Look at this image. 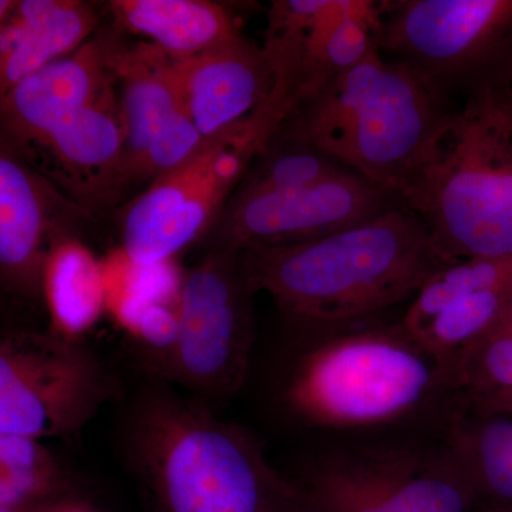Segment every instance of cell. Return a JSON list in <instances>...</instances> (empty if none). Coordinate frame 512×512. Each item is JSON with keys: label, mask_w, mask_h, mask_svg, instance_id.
Segmentation results:
<instances>
[{"label": "cell", "mask_w": 512, "mask_h": 512, "mask_svg": "<svg viewBox=\"0 0 512 512\" xmlns=\"http://www.w3.org/2000/svg\"><path fill=\"white\" fill-rule=\"evenodd\" d=\"M120 451L147 512H303L254 434L163 380L128 403Z\"/></svg>", "instance_id": "obj_1"}, {"label": "cell", "mask_w": 512, "mask_h": 512, "mask_svg": "<svg viewBox=\"0 0 512 512\" xmlns=\"http://www.w3.org/2000/svg\"><path fill=\"white\" fill-rule=\"evenodd\" d=\"M254 291L295 328L342 325L413 298L443 262L430 229L402 200L329 237L241 251Z\"/></svg>", "instance_id": "obj_2"}, {"label": "cell", "mask_w": 512, "mask_h": 512, "mask_svg": "<svg viewBox=\"0 0 512 512\" xmlns=\"http://www.w3.org/2000/svg\"><path fill=\"white\" fill-rule=\"evenodd\" d=\"M299 342L279 382V404L312 429L397 426L453 397V380L402 322L375 318L295 328ZM458 403V400H457Z\"/></svg>", "instance_id": "obj_3"}, {"label": "cell", "mask_w": 512, "mask_h": 512, "mask_svg": "<svg viewBox=\"0 0 512 512\" xmlns=\"http://www.w3.org/2000/svg\"><path fill=\"white\" fill-rule=\"evenodd\" d=\"M399 198L426 222L443 264L512 258V77L447 110Z\"/></svg>", "instance_id": "obj_4"}, {"label": "cell", "mask_w": 512, "mask_h": 512, "mask_svg": "<svg viewBox=\"0 0 512 512\" xmlns=\"http://www.w3.org/2000/svg\"><path fill=\"white\" fill-rule=\"evenodd\" d=\"M450 107L379 50L301 104L276 136L318 148L399 198Z\"/></svg>", "instance_id": "obj_5"}, {"label": "cell", "mask_w": 512, "mask_h": 512, "mask_svg": "<svg viewBox=\"0 0 512 512\" xmlns=\"http://www.w3.org/2000/svg\"><path fill=\"white\" fill-rule=\"evenodd\" d=\"M288 113L266 100L248 119L205 138L183 164L164 174L128 205L120 248L141 265L173 261L207 234L247 174L271 144Z\"/></svg>", "instance_id": "obj_6"}, {"label": "cell", "mask_w": 512, "mask_h": 512, "mask_svg": "<svg viewBox=\"0 0 512 512\" xmlns=\"http://www.w3.org/2000/svg\"><path fill=\"white\" fill-rule=\"evenodd\" d=\"M380 53L451 104L512 77V0H383Z\"/></svg>", "instance_id": "obj_7"}, {"label": "cell", "mask_w": 512, "mask_h": 512, "mask_svg": "<svg viewBox=\"0 0 512 512\" xmlns=\"http://www.w3.org/2000/svg\"><path fill=\"white\" fill-rule=\"evenodd\" d=\"M303 512H477L447 443L338 448L292 480Z\"/></svg>", "instance_id": "obj_8"}, {"label": "cell", "mask_w": 512, "mask_h": 512, "mask_svg": "<svg viewBox=\"0 0 512 512\" xmlns=\"http://www.w3.org/2000/svg\"><path fill=\"white\" fill-rule=\"evenodd\" d=\"M255 293L241 252L208 247L184 274L177 340L158 380L183 387L208 406L232 399L251 367Z\"/></svg>", "instance_id": "obj_9"}, {"label": "cell", "mask_w": 512, "mask_h": 512, "mask_svg": "<svg viewBox=\"0 0 512 512\" xmlns=\"http://www.w3.org/2000/svg\"><path fill=\"white\" fill-rule=\"evenodd\" d=\"M117 394L119 383L83 340L50 330L0 340V436L72 437Z\"/></svg>", "instance_id": "obj_10"}, {"label": "cell", "mask_w": 512, "mask_h": 512, "mask_svg": "<svg viewBox=\"0 0 512 512\" xmlns=\"http://www.w3.org/2000/svg\"><path fill=\"white\" fill-rule=\"evenodd\" d=\"M400 201L353 171L292 190L231 198L210 247L241 252L329 237L372 220Z\"/></svg>", "instance_id": "obj_11"}, {"label": "cell", "mask_w": 512, "mask_h": 512, "mask_svg": "<svg viewBox=\"0 0 512 512\" xmlns=\"http://www.w3.org/2000/svg\"><path fill=\"white\" fill-rule=\"evenodd\" d=\"M92 217L6 144L0 156V281L23 301H43V278L57 242Z\"/></svg>", "instance_id": "obj_12"}, {"label": "cell", "mask_w": 512, "mask_h": 512, "mask_svg": "<svg viewBox=\"0 0 512 512\" xmlns=\"http://www.w3.org/2000/svg\"><path fill=\"white\" fill-rule=\"evenodd\" d=\"M116 86L35 143L19 148L37 153L36 170L50 181L55 178L90 214L123 192L124 127Z\"/></svg>", "instance_id": "obj_13"}, {"label": "cell", "mask_w": 512, "mask_h": 512, "mask_svg": "<svg viewBox=\"0 0 512 512\" xmlns=\"http://www.w3.org/2000/svg\"><path fill=\"white\" fill-rule=\"evenodd\" d=\"M171 60L185 114L205 138L248 119L274 87L264 47L241 36L200 55Z\"/></svg>", "instance_id": "obj_14"}, {"label": "cell", "mask_w": 512, "mask_h": 512, "mask_svg": "<svg viewBox=\"0 0 512 512\" xmlns=\"http://www.w3.org/2000/svg\"><path fill=\"white\" fill-rule=\"evenodd\" d=\"M111 52L113 37L89 40L2 94V130L15 150L35 143L116 86Z\"/></svg>", "instance_id": "obj_15"}, {"label": "cell", "mask_w": 512, "mask_h": 512, "mask_svg": "<svg viewBox=\"0 0 512 512\" xmlns=\"http://www.w3.org/2000/svg\"><path fill=\"white\" fill-rule=\"evenodd\" d=\"M99 15L79 0L0 2V94L89 42Z\"/></svg>", "instance_id": "obj_16"}, {"label": "cell", "mask_w": 512, "mask_h": 512, "mask_svg": "<svg viewBox=\"0 0 512 512\" xmlns=\"http://www.w3.org/2000/svg\"><path fill=\"white\" fill-rule=\"evenodd\" d=\"M111 66L120 86L124 154L121 190L131 165L178 114L185 113L175 82L173 60L151 43L121 46L113 39Z\"/></svg>", "instance_id": "obj_17"}, {"label": "cell", "mask_w": 512, "mask_h": 512, "mask_svg": "<svg viewBox=\"0 0 512 512\" xmlns=\"http://www.w3.org/2000/svg\"><path fill=\"white\" fill-rule=\"evenodd\" d=\"M121 28L144 36L165 55L187 59L239 36L224 6L210 0H111Z\"/></svg>", "instance_id": "obj_18"}, {"label": "cell", "mask_w": 512, "mask_h": 512, "mask_svg": "<svg viewBox=\"0 0 512 512\" xmlns=\"http://www.w3.org/2000/svg\"><path fill=\"white\" fill-rule=\"evenodd\" d=\"M43 302L50 332L83 340L107 311V284L103 259L79 238H64L50 252L43 278Z\"/></svg>", "instance_id": "obj_19"}, {"label": "cell", "mask_w": 512, "mask_h": 512, "mask_svg": "<svg viewBox=\"0 0 512 512\" xmlns=\"http://www.w3.org/2000/svg\"><path fill=\"white\" fill-rule=\"evenodd\" d=\"M446 443L473 487L478 510L512 512V419L458 406Z\"/></svg>", "instance_id": "obj_20"}, {"label": "cell", "mask_w": 512, "mask_h": 512, "mask_svg": "<svg viewBox=\"0 0 512 512\" xmlns=\"http://www.w3.org/2000/svg\"><path fill=\"white\" fill-rule=\"evenodd\" d=\"M453 383L458 406L512 419V305L501 322L458 360Z\"/></svg>", "instance_id": "obj_21"}, {"label": "cell", "mask_w": 512, "mask_h": 512, "mask_svg": "<svg viewBox=\"0 0 512 512\" xmlns=\"http://www.w3.org/2000/svg\"><path fill=\"white\" fill-rule=\"evenodd\" d=\"M73 487L42 440L0 436V512H35Z\"/></svg>", "instance_id": "obj_22"}, {"label": "cell", "mask_w": 512, "mask_h": 512, "mask_svg": "<svg viewBox=\"0 0 512 512\" xmlns=\"http://www.w3.org/2000/svg\"><path fill=\"white\" fill-rule=\"evenodd\" d=\"M345 171L352 170L318 148L276 136L249 165L232 198L292 190Z\"/></svg>", "instance_id": "obj_23"}, {"label": "cell", "mask_w": 512, "mask_h": 512, "mask_svg": "<svg viewBox=\"0 0 512 512\" xmlns=\"http://www.w3.org/2000/svg\"><path fill=\"white\" fill-rule=\"evenodd\" d=\"M512 282V258H464L440 265L420 286L400 320L410 335L417 336L458 296Z\"/></svg>", "instance_id": "obj_24"}, {"label": "cell", "mask_w": 512, "mask_h": 512, "mask_svg": "<svg viewBox=\"0 0 512 512\" xmlns=\"http://www.w3.org/2000/svg\"><path fill=\"white\" fill-rule=\"evenodd\" d=\"M205 137L185 113L174 120L146 148L131 165L126 178V190L134 185L153 184L164 174L183 164L201 146Z\"/></svg>", "instance_id": "obj_25"}, {"label": "cell", "mask_w": 512, "mask_h": 512, "mask_svg": "<svg viewBox=\"0 0 512 512\" xmlns=\"http://www.w3.org/2000/svg\"><path fill=\"white\" fill-rule=\"evenodd\" d=\"M35 512H106L92 497L83 493L77 485L59 495L55 500L37 508Z\"/></svg>", "instance_id": "obj_26"}, {"label": "cell", "mask_w": 512, "mask_h": 512, "mask_svg": "<svg viewBox=\"0 0 512 512\" xmlns=\"http://www.w3.org/2000/svg\"><path fill=\"white\" fill-rule=\"evenodd\" d=\"M477 512H494V511H490V510H478Z\"/></svg>", "instance_id": "obj_27"}]
</instances>
